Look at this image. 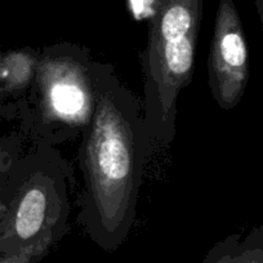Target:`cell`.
Instances as JSON below:
<instances>
[{
  "label": "cell",
  "mask_w": 263,
  "mask_h": 263,
  "mask_svg": "<svg viewBox=\"0 0 263 263\" xmlns=\"http://www.w3.org/2000/svg\"><path fill=\"white\" fill-rule=\"evenodd\" d=\"M83 142L82 222L98 247L114 252L135 222L151 145L141 105L102 65L96 67L95 111Z\"/></svg>",
  "instance_id": "6da1fadb"
},
{
  "label": "cell",
  "mask_w": 263,
  "mask_h": 263,
  "mask_svg": "<svg viewBox=\"0 0 263 263\" xmlns=\"http://www.w3.org/2000/svg\"><path fill=\"white\" fill-rule=\"evenodd\" d=\"M197 34L164 40L148 34L143 60L145 119L150 145H169L176 133L177 98L194 74Z\"/></svg>",
  "instance_id": "7a4b0ae2"
},
{
  "label": "cell",
  "mask_w": 263,
  "mask_h": 263,
  "mask_svg": "<svg viewBox=\"0 0 263 263\" xmlns=\"http://www.w3.org/2000/svg\"><path fill=\"white\" fill-rule=\"evenodd\" d=\"M96 67L74 49H52L36 61L40 107L45 121L84 130L95 111Z\"/></svg>",
  "instance_id": "3957f363"
},
{
  "label": "cell",
  "mask_w": 263,
  "mask_h": 263,
  "mask_svg": "<svg viewBox=\"0 0 263 263\" xmlns=\"http://www.w3.org/2000/svg\"><path fill=\"white\" fill-rule=\"evenodd\" d=\"M212 95L222 110L241 101L249 80V50L232 0H219L208 62Z\"/></svg>",
  "instance_id": "277c9868"
},
{
  "label": "cell",
  "mask_w": 263,
  "mask_h": 263,
  "mask_svg": "<svg viewBox=\"0 0 263 263\" xmlns=\"http://www.w3.org/2000/svg\"><path fill=\"white\" fill-rule=\"evenodd\" d=\"M203 16V0H160L151 20L150 35L164 40H179L197 34Z\"/></svg>",
  "instance_id": "5b68a950"
},
{
  "label": "cell",
  "mask_w": 263,
  "mask_h": 263,
  "mask_svg": "<svg viewBox=\"0 0 263 263\" xmlns=\"http://www.w3.org/2000/svg\"><path fill=\"white\" fill-rule=\"evenodd\" d=\"M201 263H263V224L242 239L231 235L214 245Z\"/></svg>",
  "instance_id": "8992f818"
},
{
  "label": "cell",
  "mask_w": 263,
  "mask_h": 263,
  "mask_svg": "<svg viewBox=\"0 0 263 263\" xmlns=\"http://www.w3.org/2000/svg\"><path fill=\"white\" fill-rule=\"evenodd\" d=\"M36 61L22 53H14L4 60V77L16 87L26 84L32 70L36 67Z\"/></svg>",
  "instance_id": "52a82bcc"
},
{
  "label": "cell",
  "mask_w": 263,
  "mask_h": 263,
  "mask_svg": "<svg viewBox=\"0 0 263 263\" xmlns=\"http://www.w3.org/2000/svg\"><path fill=\"white\" fill-rule=\"evenodd\" d=\"M254 2H255V7H257L258 16H259L260 29H262V34H263V0H254Z\"/></svg>",
  "instance_id": "ba28073f"
}]
</instances>
